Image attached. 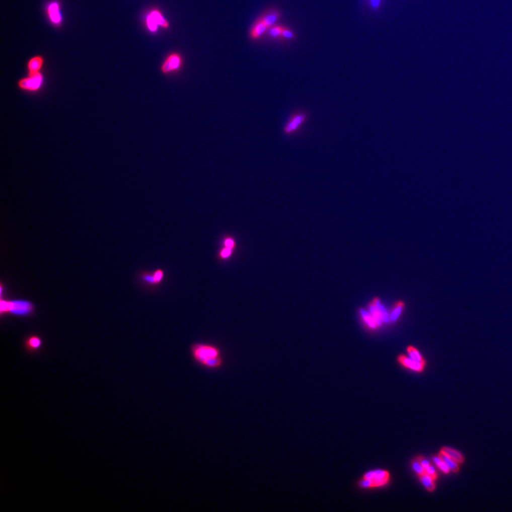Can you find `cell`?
<instances>
[{"label":"cell","mask_w":512,"mask_h":512,"mask_svg":"<svg viewBox=\"0 0 512 512\" xmlns=\"http://www.w3.org/2000/svg\"><path fill=\"white\" fill-rule=\"evenodd\" d=\"M309 113L306 110H299L291 115L283 127L285 135L289 136L298 133L306 125L309 120Z\"/></svg>","instance_id":"obj_3"},{"label":"cell","mask_w":512,"mask_h":512,"mask_svg":"<svg viewBox=\"0 0 512 512\" xmlns=\"http://www.w3.org/2000/svg\"><path fill=\"white\" fill-rule=\"evenodd\" d=\"M425 473L427 474V475H430V477H432V479H433V480H437V473H436V471L435 468H434V467H432V465H430V466L427 467V468H425Z\"/></svg>","instance_id":"obj_29"},{"label":"cell","mask_w":512,"mask_h":512,"mask_svg":"<svg viewBox=\"0 0 512 512\" xmlns=\"http://www.w3.org/2000/svg\"><path fill=\"white\" fill-rule=\"evenodd\" d=\"M420 482L423 484L424 487L429 492H433L435 489V480L432 478L430 475L425 473L423 475L419 476Z\"/></svg>","instance_id":"obj_19"},{"label":"cell","mask_w":512,"mask_h":512,"mask_svg":"<svg viewBox=\"0 0 512 512\" xmlns=\"http://www.w3.org/2000/svg\"><path fill=\"white\" fill-rule=\"evenodd\" d=\"M234 249L224 246V247L220 250V252H218V257H220L222 260H227L229 259V258L233 256V254H234Z\"/></svg>","instance_id":"obj_23"},{"label":"cell","mask_w":512,"mask_h":512,"mask_svg":"<svg viewBox=\"0 0 512 512\" xmlns=\"http://www.w3.org/2000/svg\"><path fill=\"white\" fill-rule=\"evenodd\" d=\"M398 361L400 364L402 365L405 368L417 372L421 373L425 369L426 362H418L412 359L409 356L405 354H400L398 356Z\"/></svg>","instance_id":"obj_8"},{"label":"cell","mask_w":512,"mask_h":512,"mask_svg":"<svg viewBox=\"0 0 512 512\" xmlns=\"http://www.w3.org/2000/svg\"><path fill=\"white\" fill-rule=\"evenodd\" d=\"M373 301H374V303H376V305H377L379 310H380L381 313H382V315L383 321H384V323H389L391 321L390 317L389 316L385 308L383 306L382 303H381L380 299H379V298H374Z\"/></svg>","instance_id":"obj_21"},{"label":"cell","mask_w":512,"mask_h":512,"mask_svg":"<svg viewBox=\"0 0 512 512\" xmlns=\"http://www.w3.org/2000/svg\"><path fill=\"white\" fill-rule=\"evenodd\" d=\"M369 308H370V313L371 315H372L374 320H375L377 323H378L379 327H381V326L382 325V324L384 323V321H383L382 315V313H381L380 310H379V308L377 307V305H376V303H374V301L371 302L370 304L369 305Z\"/></svg>","instance_id":"obj_18"},{"label":"cell","mask_w":512,"mask_h":512,"mask_svg":"<svg viewBox=\"0 0 512 512\" xmlns=\"http://www.w3.org/2000/svg\"><path fill=\"white\" fill-rule=\"evenodd\" d=\"M268 28L266 27V25L258 19L256 21V23L254 24V25L253 26L252 29H251V32H250V37L252 39H259L265 32H268Z\"/></svg>","instance_id":"obj_12"},{"label":"cell","mask_w":512,"mask_h":512,"mask_svg":"<svg viewBox=\"0 0 512 512\" xmlns=\"http://www.w3.org/2000/svg\"><path fill=\"white\" fill-rule=\"evenodd\" d=\"M381 0H371V4L374 8H377L380 4Z\"/></svg>","instance_id":"obj_32"},{"label":"cell","mask_w":512,"mask_h":512,"mask_svg":"<svg viewBox=\"0 0 512 512\" xmlns=\"http://www.w3.org/2000/svg\"><path fill=\"white\" fill-rule=\"evenodd\" d=\"M191 358L201 367H206L211 360L222 356L218 346L203 343H194L190 347Z\"/></svg>","instance_id":"obj_1"},{"label":"cell","mask_w":512,"mask_h":512,"mask_svg":"<svg viewBox=\"0 0 512 512\" xmlns=\"http://www.w3.org/2000/svg\"><path fill=\"white\" fill-rule=\"evenodd\" d=\"M153 275H154L155 282L157 285V284L161 283L164 277H165V272H164L162 269H157V270H155V272H153Z\"/></svg>","instance_id":"obj_26"},{"label":"cell","mask_w":512,"mask_h":512,"mask_svg":"<svg viewBox=\"0 0 512 512\" xmlns=\"http://www.w3.org/2000/svg\"><path fill=\"white\" fill-rule=\"evenodd\" d=\"M46 14L49 17L50 22L53 25L58 26L62 22V14L60 10V5L58 2H51L46 7Z\"/></svg>","instance_id":"obj_9"},{"label":"cell","mask_w":512,"mask_h":512,"mask_svg":"<svg viewBox=\"0 0 512 512\" xmlns=\"http://www.w3.org/2000/svg\"><path fill=\"white\" fill-rule=\"evenodd\" d=\"M282 37L287 39H292L294 38V34L287 28L282 29Z\"/></svg>","instance_id":"obj_30"},{"label":"cell","mask_w":512,"mask_h":512,"mask_svg":"<svg viewBox=\"0 0 512 512\" xmlns=\"http://www.w3.org/2000/svg\"><path fill=\"white\" fill-rule=\"evenodd\" d=\"M44 81V76L41 72L29 74L28 77L19 81L18 87L22 91L36 92L41 89Z\"/></svg>","instance_id":"obj_5"},{"label":"cell","mask_w":512,"mask_h":512,"mask_svg":"<svg viewBox=\"0 0 512 512\" xmlns=\"http://www.w3.org/2000/svg\"><path fill=\"white\" fill-rule=\"evenodd\" d=\"M183 65V59L178 53H171L164 61L161 66V71L163 74H170L179 71Z\"/></svg>","instance_id":"obj_7"},{"label":"cell","mask_w":512,"mask_h":512,"mask_svg":"<svg viewBox=\"0 0 512 512\" xmlns=\"http://www.w3.org/2000/svg\"><path fill=\"white\" fill-rule=\"evenodd\" d=\"M359 312L362 320L364 322V323L366 324L369 328L374 329V330L379 328V325L378 323L374 320V317H372V315L369 312L363 309H360Z\"/></svg>","instance_id":"obj_14"},{"label":"cell","mask_w":512,"mask_h":512,"mask_svg":"<svg viewBox=\"0 0 512 512\" xmlns=\"http://www.w3.org/2000/svg\"><path fill=\"white\" fill-rule=\"evenodd\" d=\"M142 277L143 281L146 282L147 284H151V285H156L153 273L151 274L150 272H147V273L142 274Z\"/></svg>","instance_id":"obj_27"},{"label":"cell","mask_w":512,"mask_h":512,"mask_svg":"<svg viewBox=\"0 0 512 512\" xmlns=\"http://www.w3.org/2000/svg\"><path fill=\"white\" fill-rule=\"evenodd\" d=\"M412 467H413V470L416 472L417 475L420 476L425 473V468L422 466L421 464L418 460H415V461L412 463Z\"/></svg>","instance_id":"obj_25"},{"label":"cell","mask_w":512,"mask_h":512,"mask_svg":"<svg viewBox=\"0 0 512 512\" xmlns=\"http://www.w3.org/2000/svg\"><path fill=\"white\" fill-rule=\"evenodd\" d=\"M441 452L444 453L445 454L449 456L452 459L454 460L457 463L462 464L464 463V457L460 452L456 451V450L453 449L449 447H444L441 449Z\"/></svg>","instance_id":"obj_17"},{"label":"cell","mask_w":512,"mask_h":512,"mask_svg":"<svg viewBox=\"0 0 512 512\" xmlns=\"http://www.w3.org/2000/svg\"><path fill=\"white\" fill-rule=\"evenodd\" d=\"M282 29L283 27H280V26L270 27L268 30V35L272 39H277V38L282 37Z\"/></svg>","instance_id":"obj_24"},{"label":"cell","mask_w":512,"mask_h":512,"mask_svg":"<svg viewBox=\"0 0 512 512\" xmlns=\"http://www.w3.org/2000/svg\"><path fill=\"white\" fill-rule=\"evenodd\" d=\"M34 311V305L26 301H3L1 300L0 313L12 314L17 316H27Z\"/></svg>","instance_id":"obj_2"},{"label":"cell","mask_w":512,"mask_h":512,"mask_svg":"<svg viewBox=\"0 0 512 512\" xmlns=\"http://www.w3.org/2000/svg\"><path fill=\"white\" fill-rule=\"evenodd\" d=\"M42 340L39 336H29L25 341V346L29 351H36L40 349Z\"/></svg>","instance_id":"obj_13"},{"label":"cell","mask_w":512,"mask_h":512,"mask_svg":"<svg viewBox=\"0 0 512 512\" xmlns=\"http://www.w3.org/2000/svg\"><path fill=\"white\" fill-rule=\"evenodd\" d=\"M280 17V12L276 11V10H271V11H268L263 14L260 17L259 20H261L268 29H270V27H273V25L276 23Z\"/></svg>","instance_id":"obj_10"},{"label":"cell","mask_w":512,"mask_h":512,"mask_svg":"<svg viewBox=\"0 0 512 512\" xmlns=\"http://www.w3.org/2000/svg\"><path fill=\"white\" fill-rule=\"evenodd\" d=\"M44 59L43 56H35L29 59L27 63V70L29 74L38 73L40 72L43 65H44Z\"/></svg>","instance_id":"obj_11"},{"label":"cell","mask_w":512,"mask_h":512,"mask_svg":"<svg viewBox=\"0 0 512 512\" xmlns=\"http://www.w3.org/2000/svg\"><path fill=\"white\" fill-rule=\"evenodd\" d=\"M363 478L370 480V488H378L389 483L390 480V474L384 470H372L367 472L363 475Z\"/></svg>","instance_id":"obj_6"},{"label":"cell","mask_w":512,"mask_h":512,"mask_svg":"<svg viewBox=\"0 0 512 512\" xmlns=\"http://www.w3.org/2000/svg\"><path fill=\"white\" fill-rule=\"evenodd\" d=\"M405 303L402 301H398L396 302V304L394 305L392 311H391L390 319L391 321L392 322H396L399 319L400 316L401 315V313L404 310Z\"/></svg>","instance_id":"obj_16"},{"label":"cell","mask_w":512,"mask_h":512,"mask_svg":"<svg viewBox=\"0 0 512 512\" xmlns=\"http://www.w3.org/2000/svg\"><path fill=\"white\" fill-rule=\"evenodd\" d=\"M432 460H433V462L435 463L436 466H437V468H438L440 470L443 472V473L448 475V474H449L450 472H451L450 468H448V465L445 463V462L443 461L441 458H440L439 455L438 456L433 457Z\"/></svg>","instance_id":"obj_22"},{"label":"cell","mask_w":512,"mask_h":512,"mask_svg":"<svg viewBox=\"0 0 512 512\" xmlns=\"http://www.w3.org/2000/svg\"><path fill=\"white\" fill-rule=\"evenodd\" d=\"M145 24L147 28L151 33L156 32L159 27L163 29H168L170 27L168 21L165 18L161 12L157 9H153L148 14L145 18Z\"/></svg>","instance_id":"obj_4"},{"label":"cell","mask_w":512,"mask_h":512,"mask_svg":"<svg viewBox=\"0 0 512 512\" xmlns=\"http://www.w3.org/2000/svg\"><path fill=\"white\" fill-rule=\"evenodd\" d=\"M407 353H408V356L411 358L412 359L415 360V361L418 362H426L422 354H420V351H418L415 346H408L406 349Z\"/></svg>","instance_id":"obj_20"},{"label":"cell","mask_w":512,"mask_h":512,"mask_svg":"<svg viewBox=\"0 0 512 512\" xmlns=\"http://www.w3.org/2000/svg\"><path fill=\"white\" fill-rule=\"evenodd\" d=\"M439 457L445 462V463L448 465V468H450L451 471L453 473H458L460 471V464L457 463L454 460L452 459L447 455L445 454L443 452L440 451Z\"/></svg>","instance_id":"obj_15"},{"label":"cell","mask_w":512,"mask_h":512,"mask_svg":"<svg viewBox=\"0 0 512 512\" xmlns=\"http://www.w3.org/2000/svg\"><path fill=\"white\" fill-rule=\"evenodd\" d=\"M417 460H418V461L420 462V463L421 464L422 466H423V468L425 469L427 468V467H429L430 465V463H429L428 460L425 459V458H422V457H418V458H417Z\"/></svg>","instance_id":"obj_31"},{"label":"cell","mask_w":512,"mask_h":512,"mask_svg":"<svg viewBox=\"0 0 512 512\" xmlns=\"http://www.w3.org/2000/svg\"><path fill=\"white\" fill-rule=\"evenodd\" d=\"M223 244L224 246H225V247L232 248V249L235 250L236 246V241L232 237H230V236H227V237H226L225 239H224Z\"/></svg>","instance_id":"obj_28"}]
</instances>
